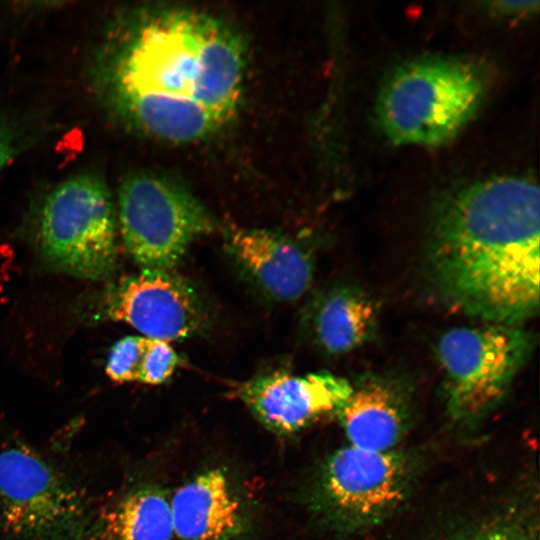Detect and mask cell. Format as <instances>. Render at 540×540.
Returning a JSON list of instances; mask_svg holds the SVG:
<instances>
[{"label":"cell","instance_id":"9a60e30c","mask_svg":"<svg viewBox=\"0 0 540 540\" xmlns=\"http://www.w3.org/2000/svg\"><path fill=\"white\" fill-rule=\"evenodd\" d=\"M377 308L359 288L344 286L329 291L318 303L313 333L320 348L329 354L350 352L364 344L376 326Z\"/></svg>","mask_w":540,"mask_h":540},{"label":"cell","instance_id":"7a4b0ae2","mask_svg":"<svg viewBox=\"0 0 540 540\" xmlns=\"http://www.w3.org/2000/svg\"><path fill=\"white\" fill-rule=\"evenodd\" d=\"M539 203L538 185L515 175L464 185L438 201L428 269L447 304L508 325L538 312Z\"/></svg>","mask_w":540,"mask_h":540},{"label":"cell","instance_id":"5bb4252c","mask_svg":"<svg viewBox=\"0 0 540 540\" xmlns=\"http://www.w3.org/2000/svg\"><path fill=\"white\" fill-rule=\"evenodd\" d=\"M170 502L153 485H138L100 508L94 540H171Z\"/></svg>","mask_w":540,"mask_h":540},{"label":"cell","instance_id":"30bf717a","mask_svg":"<svg viewBox=\"0 0 540 540\" xmlns=\"http://www.w3.org/2000/svg\"><path fill=\"white\" fill-rule=\"evenodd\" d=\"M404 466L389 452L347 446L328 460L324 492L333 509L355 520H371L390 511L404 496Z\"/></svg>","mask_w":540,"mask_h":540},{"label":"cell","instance_id":"8992f818","mask_svg":"<svg viewBox=\"0 0 540 540\" xmlns=\"http://www.w3.org/2000/svg\"><path fill=\"white\" fill-rule=\"evenodd\" d=\"M534 342L520 325L455 327L438 340L447 410L456 420L476 419L506 395Z\"/></svg>","mask_w":540,"mask_h":540},{"label":"cell","instance_id":"d6986e66","mask_svg":"<svg viewBox=\"0 0 540 540\" xmlns=\"http://www.w3.org/2000/svg\"><path fill=\"white\" fill-rule=\"evenodd\" d=\"M455 540H532V538L513 527L490 525L471 531Z\"/></svg>","mask_w":540,"mask_h":540},{"label":"cell","instance_id":"277c9868","mask_svg":"<svg viewBox=\"0 0 540 540\" xmlns=\"http://www.w3.org/2000/svg\"><path fill=\"white\" fill-rule=\"evenodd\" d=\"M99 510L52 460L22 440H0L3 540H94Z\"/></svg>","mask_w":540,"mask_h":540},{"label":"cell","instance_id":"5b68a950","mask_svg":"<svg viewBox=\"0 0 540 540\" xmlns=\"http://www.w3.org/2000/svg\"><path fill=\"white\" fill-rule=\"evenodd\" d=\"M116 209L102 177L82 173L46 195L39 214L45 258L58 270L89 280L111 276L116 264Z\"/></svg>","mask_w":540,"mask_h":540},{"label":"cell","instance_id":"e0dca14e","mask_svg":"<svg viewBox=\"0 0 540 540\" xmlns=\"http://www.w3.org/2000/svg\"><path fill=\"white\" fill-rule=\"evenodd\" d=\"M179 363L180 358L169 342L146 337L138 382L161 384L172 376Z\"/></svg>","mask_w":540,"mask_h":540},{"label":"cell","instance_id":"9c48e42d","mask_svg":"<svg viewBox=\"0 0 540 540\" xmlns=\"http://www.w3.org/2000/svg\"><path fill=\"white\" fill-rule=\"evenodd\" d=\"M351 393L347 379L326 371L268 373L240 389L241 399L259 422L280 434L296 432L323 415L338 412Z\"/></svg>","mask_w":540,"mask_h":540},{"label":"cell","instance_id":"6da1fadb","mask_svg":"<svg viewBox=\"0 0 540 540\" xmlns=\"http://www.w3.org/2000/svg\"><path fill=\"white\" fill-rule=\"evenodd\" d=\"M240 37L188 8L117 18L96 48L91 81L101 103L147 136L186 143L215 133L236 112L245 69Z\"/></svg>","mask_w":540,"mask_h":540},{"label":"cell","instance_id":"ba28073f","mask_svg":"<svg viewBox=\"0 0 540 540\" xmlns=\"http://www.w3.org/2000/svg\"><path fill=\"white\" fill-rule=\"evenodd\" d=\"M108 316L144 337L166 342L190 337L204 325L194 288L172 271H145L123 278L107 299Z\"/></svg>","mask_w":540,"mask_h":540},{"label":"cell","instance_id":"3957f363","mask_svg":"<svg viewBox=\"0 0 540 540\" xmlns=\"http://www.w3.org/2000/svg\"><path fill=\"white\" fill-rule=\"evenodd\" d=\"M487 89L484 70L468 60L433 57L406 63L381 90L380 127L395 145L443 144L473 118Z\"/></svg>","mask_w":540,"mask_h":540},{"label":"cell","instance_id":"8fae6325","mask_svg":"<svg viewBox=\"0 0 540 540\" xmlns=\"http://www.w3.org/2000/svg\"><path fill=\"white\" fill-rule=\"evenodd\" d=\"M227 247L261 289L279 301L299 299L313 279L309 253L290 238L267 229L231 228Z\"/></svg>","mask_w":540,"mask_h":540},{"label":"cell","instance_id":"7c38bea8","mask_svg":"<svg viewBox=\"0 0 540 540\" xmlns=\"http://www.w3.org/2000/svg\"><path fill=\"white\" fill-rule=\"evenodd\" d=\"M170 508L174 535L180 540H237L244 530L240 500L219 468L179 487Z\"/></svg>","mask_w":540,"mask_h":540},{"label":"cell","instance_id":"ac0fdd59","mask_svg":"<svg viewBox=\"0 0 540 540\" xmlns=\"http://www.w3.org/2000/svg\"><path fill=\"white\" fill-rule=\"evenodd\" d=\"M25 127L12 116L0 110V172L27 144Z\"/></svg>","mask_w":540,"mask_h":540},{"label":"cell","instance_id":"2e32d148","mask_svg":"<svg viewBox=\"0 0 540 540\" xmlns=\"http://www.w3.org/2000/svg\"><path fill=\"white\" fill-rule=\"evenodd\" d=\"M145 343L144 336H126L118 340L108 354V376L116 382H138Z\"/></svg>","mask_w":540,"mask_h":540},{"label":"cell","instance_id":"52a82bcc","mask_svg":"<svg viewBox=\"0 0 540 540\" xmlns=\"http://www.w3.org/2000/svg\"><path fill=\"white\" fill-rule=\"evenodd\" d=\"M117 214L124 244L145 271H172L190 244L214 227L192 193L151 172L124 178L117 193Z\"/></svg>","mask_w":540,"mask_h":540},{"label":"cell","instance_id":"4fadbf2b","mask_svg":"<svg viewBox=\"0 0 540 540\" xmlns=\"http://www.w3.org/2000/svg\"><path fill=\"white\" fill-rule=\"evenodd\" d=\"M401 385L380 374H365L337 412L350 445L373 452L388 451L399 439L406 418Z\"/></svg>","mask_w":540,"mask_h":540}]
</instances>
